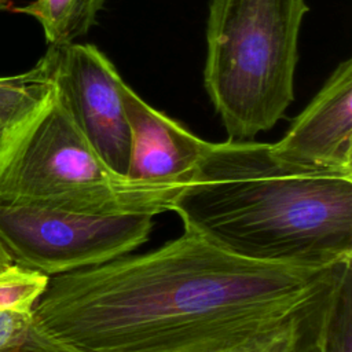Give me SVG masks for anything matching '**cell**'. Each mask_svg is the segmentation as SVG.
Instances as JSON below:
<instances>
[{"label":"cell","mask_w":352,"mask_h":352,"mask_svg":"<svg viewBox=\"0 0 352 352\" xmlns=\"http://www.w3.org/2000/svg\"><path fill=\"white\" fill-rule=\"evenodd\" d=\"M352 260L258 261L183 232L48 278L33 320L87 352H315Z\"/></svg>","instance_id":"1"},{"label":"cell","mask_w":352,"mask_h":352,"mask_svg":"<svg viewBox=\"0 0 352 352\" xmlns=\"http://www.w3.org/2000/svg\"><path fill=\"white\" fill-rule=\"evenodd\" d=\"M170 210L238 256L285 264L352 260V172L300 166L271 143H212Z\"/></svg>","instance_id":"2"},{"label":"cell","mask_w":352,"mask_h":352,"mask_svg":"<svg viewBox=\"0 0 352 352\" xmlns=\"http://www.w3.org/2000/svg\"><path fill=\"white\" fill-rule=\"evenodd\" d=\"M180 188L135 182L92 148L52 91L0 138V205L160 214Z\"/></svg>","instance_id":"3"},{"label":"cell","mask_w":352,"mask_h":352,"mask_svg":"<svg viewBox=\"0 0 352 352\" xmlns=\"http://www.w3.org/2000/svg\"><path fill=\"white\" fill-rule=\"evenodd\" d=\"M305 0H209L204 84L230 140L271 129L294 99Z\"/></svg>","instance_id":"4"},{"label":"cell","mask_w":352,"mask_h":352,"mask_svg":"<svg viewBox=\"0 0 352 352\" xmlns=\"http://www.w3.org/2000/svg\"><path fill=\"white\" fill-rule=\"evenodd\" d=\"M154 217L0 205V241L14 264L50 278L132 253L147 242Z\"/></svg>","instance_id":"5"},{"label":"cell","mask_w":352,"mask_h":352,"mask_svg":"<svg viewBox=\"0 0 352 352\" xmlns=\"http://www.w3.org/2000/svg\"><path fill=\"white\" fill-rule=\"evenodd\" d=\"M56 95L96 154L126 176L131 131L111 60L92 44L50 45L47 52Z\"/></svg>","instance_id":"6"},{"label":"cell","mask_w":352,"mask_h":352,"mask_svg":"<svg viewBox=\"0 0 352 352\" xmlns=\"http://www.w3.org/2000/svg\"><path fill=\"white\" fill-rule=\"evenodd\" d=\"M271 148L307 168L352 172V59L329 76L307 107Z\"/></svg>","instance_id":"7"},{"label":"cell","mask_w":352,"mask_h":352,"mask_svg":"<svg viewBox=\"0 0 352 352\" xmlns=\"http://www.w3.org/2000/svg\"><path fill=\"white\" fill-rule=\"evenodd\" d=\"M120 92L131 131L126 177L151 186L184 187L210 142L151 107L124 80Z\"/></svg>","instance_id":"8"},{"label":"cell","mask_w":352,"mask_h":352,"mask_svg":"<svg viewBox=\"0 0 352 352\" xmlns=\"http://www.w3.org/2000/svg\"><path fill=\"white\" fill-rule=\"evenodd\" d=\"M104 0H33L15 12L34 18L50 45H66L88 33Z\"/></svg>","instance_id":"9"},{"label":"cell","mask_w":352,"mask_h":352,"mask_svg":"<svg viewBox=\"0 0 352 352\" xmlns=\"http://www.w3.org/2000/svg\"><path fill=\"white\" fill-rule=\"evenodd\" d=\"M47 285L48 276L41 272L14 263L0 268V311L33 314Z\"/></svg>","instance_id":"10"},{"label":"cell","mask_w":352,"mask_h":352,"mask_svg":"<svg viewBox=\"0 0 352 352\" xmlns=\"http://www.w3.org/2000/svg\"><path fill=\"white\" fill-rule=\"evenodd\" d=\"M320 348L322 352H352V272L333 304Z\"/></svg>","instance_id":"11"},{"label":"cell","mask_w":352,"mask_h":352,"mask_svg":"<svg viewBox=\"0 0 352 352\" xmlns=\"http://www.w3.org/2000/svg\"><path fill=\"white\" fill-rule=\"evenodd\" d=\"M1 352H87V351L54 337L32 319V323L25 337L22 338V341Z\"/></svg>","instance_id":"12"},{"label":"cell","mask_w":352,"mask_h":352,"mask_svg":"<svg viewBox=\"0 0 352 352\" xmlns=\"http://www.w3.org/2000/svg\"><path fill=\"white\" fill-rule=\"evenodd\" d=\"M32 319V314L0 311V352L22 341Z\"/></svg>","instance_id":"13"},{"label":"cell","mask_w":352,"mask_h":352,"mask_svg":"<svg viewBox=\"0 0 352 352\" xmlns=\"http://www.w3.org/2000/svg\"><path fill=\"white\" fill-rule=\"evenodd\" d=\"M12 263V260H11V257H10V254L7 253V250H6V248H4V245L1 243V241H0V268H3V267H6V265H8V264H11Z\"/></svg>","instance_id":"14"},{"label":"cell","mask_w":352,"mask_h":352,"mask_svg":"<svg viewBox=\"0 0 352 352\" xmlns=\"http://www.w3.org/2000/svg\"><path fill=\"white\" fill-rule=\"evenodd\" d=\"M10 7V3H8V0H0V10H7Z\"/></svg>","instance_id":"15"},{"label":"cell","mask_w":352,"mask_h":352,"mask_svg":"<svg viewBox=\"0 0 352 352\" xmlns=\"http://www.w3.org/2000/svg\"><path fill=\"white\" fill-rule=\"evenodd\" d=\"M315 352H322V348H320V344H319V346H318V349L315 351Z\"/></svg>","instance_id":"16"}]
</instances>
